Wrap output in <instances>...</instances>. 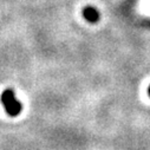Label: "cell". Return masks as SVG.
I'll list each match as a JSON object with an SVG mask.
<instances>
[{"label":"cell","instance_id":"obj_1","mask_svg":"<svg viewBox=\"0 0 150 150\" xmlns=\"http://www.w3.org/2000/svg\"><path fill=\"white\" fill-rule=\"evenodd\" d=\"M1 102L4 104V108L6 110V112L12 116V117H16L20 114L21 111V104L19 100L16 99V96H14V92L12 90H5L1 95Z\"/></svg>","mask_w":150,"mask_h":150},{"label":"cell","instance_id":"obj_2","mask_svg":"<svg viewBox=\"0 0 150 150\" xmlns=\"http://www.w3.org/2000/svg\"><path fill=\"white\" fill-rule=\"evenodd\" d=\"M83 16L89 23H97L99 20V13L95 7L88 6L83 10Z\"/></svg>","mask_w":150,"mask_h":150},{"label":"cell","instance_id":"obj_3","mask_svg":"<svg viewBox=\"0 0 150 150\" xmlns=\"http://www.w3.org/2000/svg\"><path fill=\"white\" fill-rule=\"evenodd\" d=\"M148 95H149V97H150V86H149V89H148Z\"/></svg>","mask_w":150,"mask_h":150}]
</instances>
